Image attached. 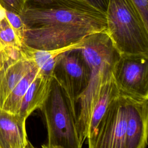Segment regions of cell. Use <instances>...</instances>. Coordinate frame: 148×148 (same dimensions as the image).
Segmentation results:
<instances>
[{
  "label": "cell",
  "instance_id": "cell-1",
  "mask_svg": "<svg viewBox=\"0 0 148 148\" xmlns=\"http://www.w3.org/2000/svg\"><path fill=\"white\" fill-rule=\"evenodd\" d=\"M19 14L23 45L39 50L63 48L107 27L105 14L83 0H27Z\"/></svg>",
  "mask_w": 148,
  "mask_h": 148
},
{
  "label": "cell",
  "instance_id": "cell-2",
  "mask_svg": "<svg viewBox=\"0 0 148 148\" xmlns=\"http://www.w3.org/2000/svg\"><path fill=\"white\" fill-rule=\"evenodd\" d=\"M80 51L90 70L87 86L77 98L76 130L81 147L88 138L92 110L119 56L106 31L85 38Z\"/></svg>",
  "mask_w": 148,
  "mask_h": 148
},
{
  "label": "cell",
  "instance_id": "cell-3",
  "mask_svg": "<svg viewBox=\"0 0 148 148\" xmlns=\"http://www.w3.org/2000/svg\"><path fill=\"white\" fill-rule=\"evenodd\" d=\"M106 32L119 56L148 54V28L131 0H109Z\"/></svg>",
  "mask_w": 148,
  "mask_h": 148
},
{
  "label": "cell",
  "instance_id": "cell-4",
  "mask_svg": "<svg viewBox=\"0 0 148 148\" xmlns=\"http://www.w3.org/2000/svg\"><path fill=\"white\" fill-rule=\"evenodd\" d=\"M47 131L45 148H81L74 120L64 94L54 79L50 92L39 109Z\"/></svg>",
  "mask_w": 148,
  "mask_h": 148
},
{
  "label": "cell",
  "instance_id": "cell-5",
  "mask_svg": "<svg viewBox=\"0 0 148 148\" xmlns=\"http://www.w3.org/2000/svg\"><path fill=\"white\" fill-rule=\"evenodd\" d=\"M89 75L88 65L79 49L63 52L54 68V79L61 89L75 127L77 98L87 86Z\"/></svg>",
  "mask_w": 148,
  "mask_h": 148
},
{
  "label": "cell",
  "instance_id": "cell-6",
  "mask_svg": "<svg viewBox=\"0 0 148 148\" xmlns=\"http://www.w3.org/2000/svg\"><path fill=\"white\" fill-rule=\"evenodd\" d=\"M113 73L120 94L148 98V54L119 56Z\"/></svg>",
  "mask_w": 148,
  "mask_h": 148
},
{
  "label": "cell",
  "instance_id": "cell-7",
  "mask_svg": "<svg viewBox=\"0 0 148 148\" xmlns=\"http://www.w3.org/2000/svg\"><path fill=\"white\" fill-rule=\"evenodd\" d=\"M127 116V99L120 92L102 117L91 148H125Z\"/></svg>",
  "mask_w": 148,
  "mask_h": 148
},
{
  "label": "cell",
  "instance_id": "cell-8",
  "mask_svg": "<svg viewBox=\"0 0 148 148\" xmlns=\"http://www.w3.org/2000/svg\"><path fill=\"white\" fill-rule=\"evenodd\" d=\"M35 66L24 57L21 47L6 46L0 50V108L21 79Z\"/></svg>",
  "mask_w": 148,
  "mask_h": 148
},
{
  "label": "cell",
  "instance_id": "cell-9",
  "mask_svg": "<svg viewBox=\"0 0 148 148\" xmlns=\"http://www.w3.org/2000/svg\"><path fill=\"white\" fill-rule=\"evenodd\" d=\"M125 97L127 108L125 148H146L148 143V98Z\"/></svg>",
  "mask_w": 148,
  "mask_h": 148
},
{
  "label": "cell",
  "instance_id": "cell-10",
  "mask_svg": "<svg viewBox=\"0 0 148 148\" xmlns=\"http://www.w3.org/2000/svg\"><path fill=\"white\" fill-rule=\"evenodd\" d=\"M25 120L19 114L0 108V148L33 147L27 138Z\"/></svg>",
  "mask_w": 148,
  "mask_h": 148
},
{
  "label": "cell",
  "instance_id": "cell-11",
  "mask_svg": "<svg viewBox=\"0 0 148 148\" xmlns=\"http://www.w3.org/2000/svg\"><path fill=\"white\" fill-rule=\"evenodd\" d=\"M53 80V76L39 72L23 98L18 114L27 119L34 111L39 109L50 92Z\"/></svg>",
  "mask_w": 148,
  "mask_h": 148
},
{
  "label": "cell",
  "instance_id": "cell-12",
  "mask_svg": "<svg viewBox=\"0 0 148 148\" xmlns=\"http://www.w3.org/2000/svg\"><path fill=\"white\" fill-rule=\"evenodd\" d=\"M85 38L73 45L54 50H39L22 45L21 49L25 57L33 62L39 72L45 75L53 76L55 65L58 57L64 51L77 49H82Z\"/></svg>",
  "mask_w": 148,
  "mask_h": 148
},
{
  "label": "cell",
  "instance_id": "cell-13",
  "mask_svg": "<svg viewBox=\"0 0 148 148\" xmlns=\"http://www.w3.org/2000/svg\"><path fill=\"white\" fill-rule=\"evenodd\" d=\"M120 94L116 86L113 73L105 84L99 97L92 110L87 139L88 147L91 148L95 136L99 123L112 101Z\"/></svg>",
  "mask_w": 148,
  "mask_h": 148
},
{
  "label": "cell",
  "instance_id": "cell-14",
  "mask_svg": "<svg viewBox=\"0 0 148 148\" xmlns=\"http://www.w3.org/2000/svg\"><path fill=\"white\" fill-rule=\"evenodd\" d=\"M39 72L35 66L25 75L13 89L3 103L2 108L13 113H18L23 98L30 84Z\"/></svg>",
  "mask_w": 148,
  "mask_h": 148
},
{
  "label": "cell",
  "instance_id": "cell-15",
  "mask_svg": "<svg viewBox=\"0 0 148 148\" xmlns=\"http://www.w3.org/2000/svg\"><path fill=\"white\" fill-rule=\"evenodd\" d=\"M0 43L2 47L6 46L21 47L22 46L8 21L0 26Z\"/></svg>",
  "mask_w": 148,
  "mask_h": 148
},
{
  "label": "cell",
  "instance_id": "cell-16",
  "mask_svg": "<svg viewBox=\"0 0 148 148\" xmlns=\"http://www.w3.org/2000/svg\"><path fill=\"white\" fill-rule=\"evenodd\" d=\"M5 14L8 23L14 31L20 42L23 45L24 25L20 14L7 10H5Z\"/></svg>",
  "mask_w": 148,
  "mask_h": 148
},
{
  "label": "cell",
  "instance_id": "cell-17",
  "mask_svg": "<svg viewBox=\"0 0 148 148\" xmlns=\"http://www.w3.org/2000/svg\"><path fill=\"white\" fill-rule=\"evenodd\" d=\"M27 0H0L1 5L9 11L20 14Z\"/></svg>",
  "mask_w": 148,
  "mask_h": 148
},
{
  "label": "cell",
  "instance_id": "cell-18",
  "mask_svg": "<svg viewBox=\"0 0 148 148\" xmlns=\"http://www.w3.org/2000/svg\"><path fill=\"white\" fill-rule=\"evenodd\" d=\"M145 27L148 28V0H131Z\"/></svg>",
  "mask_w": 148,
  "mask_h": 148
},
{
  "label": "cell",
  "instance_id": "cell-19",
  "mask_svg": "<svg viewBox=\"0 0 148 148\" xmlns=\"http://www.w3.org/2000/svg\"><path fill=\"white\" fill-rule=\"evenodd\" d=\"M105 14L108 8L109 0H83Z\"/></svg>",
  "mask_w": 148,
  "mask_h": 148
},
{
  "label": "cell",
  "instance_id": "cell-20",
  "mask_svg": "<svg viewBox=\"0 0 148 148\" xmlns=\"http://www.w3.org/2000/svg\"><path fill=\"white\" fill-rule=\"evenodd\" d=\"M2 48V45H1V44L0 43V50Z\"/></svg>",
  "mask_w": 148,
  "mask_h": 148
}]
</instances>
